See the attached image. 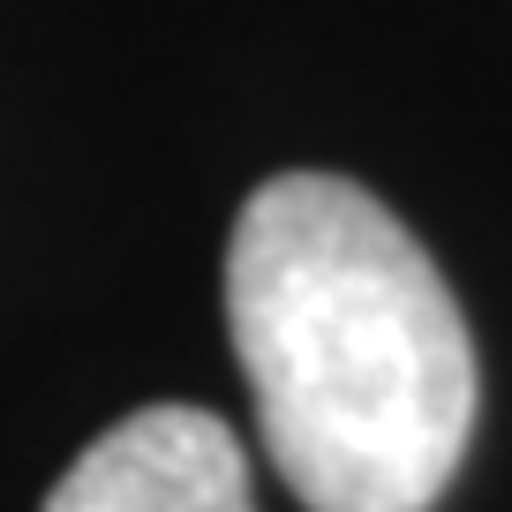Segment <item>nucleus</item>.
<instances>
[{
    "label": "nucleus",
    "mask_w": 512,
    "mask_h": 512,
    "mask_svg": "<svg viewBox=\"0 0 512 512\" xmlns=\"http://www.w3.org/2000/svg\"><path fill=\"white\" fill-rule=\"evenodd\" d=\"M46 512H256L249 452L204 407H144L76 452Z\"/></svg>",
    "instance_id": "nucleus-2"
},
{
    "label": "nucleus",
    "mask_w": 512,
    "mask_h": 512,
    "mask_svg": "<svg viewBox=\"0 0 512 512\" xmlns=\"http://www.w3.org/2000/svg\"><path fill=\"white\" fill-rule=\"evenodd\" d=\"M226 324L309 512H430L475 437V347L415 234L339 174H279L226 241Z\"/></svg>",
    "instance_id": "nucleus-1"
}]
</instances>
